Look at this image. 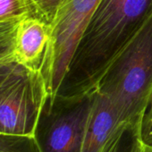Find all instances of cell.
I'll use <instances>...</instances> for the list:
<instances>
[{"mask_svg": "<svg viewBox=\"0 0 152 152\" xmlns=\"http://www.w3.org/2000/svg\"><path fill=\"white\" fill-rule=\"evenodd\" d=\"M20 21H0V63L15 59V38Z\"/></svg>", "mask_w": 152, "mask_h": 152, "instance_id": "10", "label": "cell"}, {"mask_svg": "<svg viewBox=\"0 0 152 152\" xmlns=\"http://www.w3.org/2000/svg\"><path fill=\"white\" fill-rule=\"evenodd\" d=\"M96 91L66 97L48 94L34 137L40 152H82Z\"/></svg>", "mask_w": 152, "mask_h": 152, "instance_id": "3", "label": "cell"}, {"mask_svg": "<svg viewBox=\"0 0 152 152\" xmlns=\"http://www.w3.org/2000/svg\"><path fill=\"white\" fill-rule=\"evenodd\" d=\"M48 94L41 72L18 63L0 87V133L34 136Z\"/></svg>", "mask_w": 152, "mask_h": 152, "instance_id": "5", "label": "cell"}, {"mask_svg": "<svg viewBox=\"0 0 152 152\" xmlns=\"http://www.w3.org/2000/svg\"><path fill=\"white\" fill-rule=\"evenodd\" d=\"M30 16L39 17L31 0H0V21H20Z\"/></svg>", "mask_w": 152, "mask_h": 152, "instance_id": "9", "label": "cell"}, {"mask_svg": "<svg viewBox=\"0 0 152 152\" xmlns=\"http://www.w3.org/2000/svg\"><path fill=\"white\" fill-rule=\"evenodd\" d=\"M64 0H31L38 16L51 23Z\"/></svg>", "mask_w": 152, "mask_h": 152, "instance_id": "12", "label": "cell"}, {"mask_svg": "<svg viewBox=\"0 0 152 152\" xmlns=\"http://www.w3.org/2000/svg\"><path fill=\"white\" fill-rule=\"evenodd\" d=\"M17 64L18 62L15 59L0 63V87L2 86L5 81L9 77V75L12 73V72L15 70Z\"/></svg>", "mask_w": 152, "mask_h": 152, "instance_id": "14", "label": "cell"}, {"mask_svg": "<svg viewBox=\"0 0 152 152\" xmlns=\"http://www.w3.org/2000/svg\"><path fill=\"white\" fill-rule=\"evenodd\" d=\"M140 152H152V147H149V146L143 144V147H142Z\"/></svg>", "mask_w": 152, "mask_h": 152, "instance_id": "15", "label": "cell"}, {"mask_svg": "<svg viewBox=\"0 0 152 152\" xmlns=\"http://www.w3.org/2000/svg\"><path fill=\"white\" fill-rule=\"evenodd\" d=\"M151 15L152 0H101L56 94L72 97L96 91L111 63Z\"/></svg>", "mask_w": 152, "mask_h": 152, "instance_id": "1", "label": "cell"}, {"mask_svg": "<svg viewBox=\"0 0 152 152\" xmlns=\"http://www.w3.org/2000/svg\"><path fill=\"white\" fill-rule=\"evenodd\" d=\"M142 123H121L99 152H140Z\"/></svg>", "mask_w": 152, "mask_h": 152, "instance_id": "8", "label": "cell"}, {"mask_svg": "<svg viewBox=\"0 0 152 152\" xmlns=\"http://www.w3.org/2000/svg\"><path fill=\"white\" fill-rule=\"evenodd\" d=\"M120 121L142 123L152 101V15L111 63L97 89Z\"/></svg>", "mask_w": 152, "mask_h": 152, "instance_id": "2", "label": "cell"}, {"mask_svg": "<svg viewBox=\"0 0 152 152\" xmlns=\"http://www.w3.org/2000/svg\"><path fill=\"white\" fill-rule=\"evenodd\" d=\"M101 0H64L50 23L41 73L48 93L56 94L78 42Z\"/></svg>", "mask_w": 152, "mask_h": 152, "instance_id": "4", "label": "cell"}, {"mask_svg": "<svg viewBox=\"0 0 152 152\" xmlns=\"http://www.w3.org/2000/svg\"><path fill=\"white\" fill-rule=\"evenodd\" d=\"M149 109H152V101H151L150 106H149V107H148V110H149Z\"/></svg>", "mask_w": 152, "mask_h": 152, "instance_id": "16", "label": "cell"}, {"mask_svg": "<svg viewBox=\"0 0 152 152\" xmlns=\"http://www.w3.org/2000/svg\"><path fill=\"white\" fill-rule=\"evenodd\" d=\"M0 152H40L34 136L0 133Z\"/></svg>", "mask_w": 152, "mask_h": 152, "instance_id": "11", "label": "cell"}, {"mask_svg": "<svg viewBox=\"0 0 152 152\" xmlns=\"http://www.w3.org/2000/svg\"><path fill=\"white\" fill-rule=\"evenodd\" d=\"M50 24L30 16L20 21L15 38V58L24 67L40 71L49 41Z\"/></svg>", "mask_w": 152, "mask_h": 152, "instance_id": "6", "label": "cell"}, {"mask_svg": "<svg viewBox=\"0 0 152 152\" xmlns=\"http://www.w3.org/2000/svg\"><path fill=\"white\" fill-rule=\"evenodd\" d=\"M141 140L143 144L152 147V109L145 114L141 124Z\"/></svg>", "mask_w": 152, "mask_h": 152, "instance_id": "13", "label": "cell"}, {"mask_svg": "<svg viewBox=\"0 0 152 152\" xmlns=\"http://www.w3.org/2000/svg\"><path fill=\"white\" fill-rule=\"evenodd\" d=\"M121 123L118 113L111 101L96 90L82 152H99Z\"/></svg>", "mask_w": 152, "mask_h": 152, "instance_id": "7", "label": "cell"}]
</instances>
